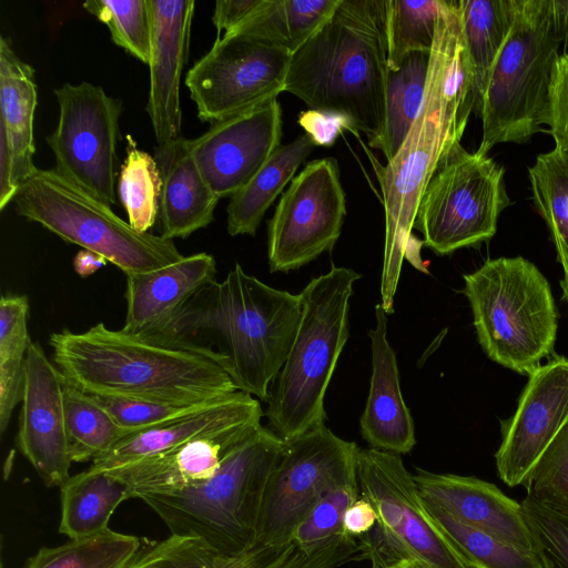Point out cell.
Returning <instances> with one entry per match:
<instances>
[{
	"label": "cell",
	"mask_w": 568,
	"mask_h": 568,
	"mask_svg": "<svg viewBox=\"0 0 568 568\" xmlns=\"http://www.w3.org/2000/svg\"><path fill=\"white\" fill-rule=\"evenodd\" d=\"M474 109L458 0H442L423 103L397 154L376 169L385 211L381 305L387 315L394 312L419 201L444 158L460 143Z\"/></svg>",
	"instance_id": "1"
},
{
	"label": "cell",
	"mask_w": 568,
	"mask_h": 568,
	"mask_svg": "<svg viewBox=\"0 0 568 568\" xmlns=\"http://www.w3.org/2000/svg\"><path fill=\"white\" fill-rule=\"evenodd\" d=\"M301 314L300 294L271 287L236 263L222 282H209L162 329L146 338L207 356L239 390L266 403Z\"/></svg>",
	"instance_id": "2"
},
{
	"label": "cell",
	"mask_w": 568,
	"mask_h": 568,
	"mask_svg": "<svg viewBox=\"0 0 568 568\" xmlns=\"http://www.w3.org/2000/svg\"><path fill=\"white\" fill-rule=\"evenodd\" d=\"M49 345L63 377L89 395L197 404L239 390L207 356L103 323L52 333Z\"/></svg>",
	"instance_id": "3"
},
{
	"label": "cell",
	"mask_w": 568,
	"mask_h": 568,
	"mask_svg": "<svg viewBox=\"0 0 568 568\" xmlns=\"http://www.w3.org/2000/svg\"><path fill=\"white\" fill-rule=\"evenodd\" d=\"M387 0H341L333 18L291 59L285 91L310 109L347 116L375 141L388 77Z\"/></svg>",
	"instance_id": "4"
},
{
	"label": "cell",
	"mask_w": 568,
	"mask_h": 568,
	"mask_svg": "<svg viewBox=\"0 0 568 568\" xmlns=\"http://www.w3.org/2000/svg\"><path fill=\"white\" fill-rule=\"evenodd\" d=\"M285 446L262 424L248 432L205 481L180 491L142 494L171 535L194 537L231 555L255 546L265 489Z\"/></svg>",
	"instance_id": "5"
},
{
	"label": "cell",
	"mask_w": 568,
	"mask_h": 568,
	"mask_svg": "<svg viewBox=\"0 0 568 568\" xmlns=\"http://www.w3.org/2000/svg\"><path fill=\"white\" fill-rule=\"evenodd\" d=\"M359 278L354 270L332 264L300 293V324L264 412L267 427L285 442L325 425V394L349 336V300Z\"/></svg>",
	"instance_id": "6"
},
{
	"label": "cell",
	"mask_w": 568,
	"mask_h": 568,
	"mask_svg": "<svg viewBox=\"0 0 568 568\" xmlns=\"http://www.w3.org/2000/svg\"><path fill=\"white\" fill-rule=\"evenodd\" d=\"M463 278L478 343L493 362L528 376L552 355L558 313L550 285L532 262L490 258Z\"/></svg>",
	"instance_id": "7"
},
{
	"label": "cell",
	"mask_w": 568,
	"mask_h": 568,
	"mask_svg": "<svg viewBox=\"0 0 568 568\" xmlns=\"http://www.w3.org/2000/svg\"><path fill=\"white\" fill-rule=\"evenodd\" d=\"M550 0H516L510 31L491 68L479 115L476 151L488 155L499 143H524L548 125L550 89L561 51Z\"/></svg>",
	"instance_id": "8"
},
{
	"label": "cell",
	"mask_w": 568,
	"mask_h": 568,
	"mask_svg": "<svg viewBox=\"0 0 568 568\" xmlns=\"http://www.w3.org/2000/svg\"><path fill=\"white\" fill-rule=\"evenodd\" d=\"M13 203L19 215L103 256L125 275L152 272L184 257L173 240L135 231L111 206L54 169L37 168L19 185Z\"/></svg>",
	"instance_id": "9"
},
{
	"label": "cell",
	"mask_w": 568,
	"mask_h": 568,
	"mask_svg": "<svg viewBox=\"0 0 568 568\" xmlns=\"http://www.w3.org/2000/svg\"><path fill=\"white\" fill-rule=\"evenodd\" d=\"M356 476L361 497L377 513L375 526L357 538L356 559L371 568L410 562L416 568H473L430 517L400 455L359 448Z\"/></svg>",
	"instance_id": "10"
},
{
	"label": "cell",
	"mask_w": 568,
	"mask_h": 568,
	"mask_svg": "<svg viewBox=\"0 0 568 568\" xmlns=\"http://www.w3.org/2000/svg\"><path fill=\"white\" fill-rule=\"evenodd\" d=\"M504 174L488 155L456 143L419 201L413 229L423 234V244L436 255H448L490 240L510 204Z\"/></svg>",
	"instance_id": "11"
},
{
	"label": "cell",
	"mask_w": 568,
	"mask_h": 568,
	"mask_svg": "<svg viewBox=\"0 0 568 568\" xmlns=\"http://www.w3.org/2000/svg\"><path fill=\"white\" fill-rule=\"evenodd\" d=\"M358 449L325 425L285 442L265 489L255 546L291 541L294 529L329 490L357 478Z\"/></svg>",
	"instance_id": "12"
},
{
	"label": "cell",
	"mask_w": 568,
	"mask_h": 568,
	"mask_svg": "<svg viewBox=\"0 0 568 568\" xmlns=\"http://www.w3.org/2000/svg\"><path fill=\"white\" fill-rule=\"evenodd\" d=\"M59 103L55 129L47 136L54 170L111 206L116 203V148L121 101L89 82L53 90Z\"/></svg>",
	"instance_id": "13"
},
{
	"label": "cell",
	"mask_w": 568,
	"mask_h": 568,
	"mask_svg": "<svg viewBox=\"0 0 568 568\" xmlns=\"http://www.w3.org/2000/svg\"><path fill=\"white\" fill-rule=\"evenodd\" d=\"M346 215L336 159L308 162L291 181L267 222L271 273L298 270L336 244Z\"/></svg>",
	"instance_id": "14"
},
{
	"label": "cell",
	"mask_w": 568,
	"mask_h": 568,
	"mask_svg": "<svg viewBox=\"0 0 568 568\" xmlns=\"http://www.w3.org/2000/svg\"><path fill=\"white\" fill-rule=\"evenodd\" d=\"M291 59L256 39L216 38L185 77L199 119L213 123L276 99L285 91Z\"/></svg>",
	"instance_id": "15"
},
{
	"label": "cell",
	"mask_w": 568,
	"mask_h": 568,
	"mask_svg": "<svg viewBox=\"0 0 568 568\" xmlns=\"http://www.w3.org/2000/svg\"><path fill=\"white\" fill-rule=\"evenodd\" d=\"M567 422L568 357L554 356L528 375L515 413L500 423L495 460L501 481L508 487L525 486Z\"/></svg>",
	"instance_id": "16"
},
{
	"label": "cell",
	"mask_w": 568,
	"mask_h": 568,
	"mask_svg": "<svg viewBox=\"0 0 568 568\" xmlns=\"http://www.w3.org/2000/svg\"><path fill=\"white\" fill-rule=\"evenodd\" d=\"M282 109L277 99L213 122L189 140L201 174L219 197H232L281 145Z\"/></svg>",
	"instance_id": "17"
},
{
	"label": "cell",
	"mask_w": 568,
	"mask_h": 568,
	"mask_svg": "<svg viewBox=\"0 0 568 568\" xmlns=\"http://www.w3.org/2000/svg\"><path fill=\"white\" fill-rule=\"evenodd\" d=\"M64 377L32 342L26 361L17 445L48 487H61L72 464L63 402Z\"/></svg>",
	"instance_id": "18"
},
{
	"label": "cell",
	"mask_w": 568,
	"mask_h": 568,
	"mask_svg": "<svg viewBox=\"0 0 568 568\" xmlns=\"http://www.w3.org/2000/svg\"><path fill=\"white\" fill-rule=\"evenodd\" d=\"M413 478L426 504L519 548L539 550L521 503L493 483L419 467L415 468Z\"/></svg>",
	"instance_id": "19"
},
{
	"label": "cell",
	"mask_w": 568,
	"mask_h": 568,
	"mask_svg": "<svg viewBox=\"0 0 568 568\" xmlns=\"http://www.w3.org/2000/svg\"><path fill=\"white\" fill-rule=\"evenodd\" d=\"M152 34L146 112L156 145L181 138L180 80L187 60L194 0H150Z\"/></svg>",
	"instance_id": "20"
},
{
	"label": "cell",
	"mask_w": 568,
	"mask_h": 568,
	"mask_svg": "<svg viewBox=\"0 0 568 568\" xmlns=\"http://www.w3.org/2000/svg\"><path fill=\"white\" fill-rule=\"evenodd\" d=\"M33 68L0 39V209L13 201L19 185L34 171L33 120L37 108Z\"/></svg>",
	"instance_id": "21"
},
{
	"label": "cell",
	"mask_w": 568,
	"mask_h": 568,
	"mask_svg": "<svg viewBox=\"0 0 568 568\" xmlns=\"http://www.w3.org/2000/svg\"><path fill=\"white\" fill-rule=\"evenodd\" d=\"M263 416L261 400L237 390L193 413L124 436L110 450L97 457L89 468L108 471L205 434L260 424Z\"/></svg>",
	"instance_id": "22"
},
{
	"label": "cell",
	"mask_w": 568,
	"mask_h": 568,
	"mask_svg": "<svg viewBox=\"0 0 568 568\" xmlns=\"http://www.w3.org/2000/svg\"><path fill=\"white\" fill-rule=\"evenodd\" d=\"M260 424L205 434L108 473L129 487L130 498L180 491L211 478L230 450Z\"/></svg>",
	"instance_id": "23"
},
{
	"label": "cell",
	"mask_w": 568,
	"mask_h": 568,
	"mask_svg": "<svg viewBox=\"0 0 568 568\" xmlns=\"http://www.w3.org/2000/svg\"><path fill=\"white\" fill-rule=\"evenodd\" d=\"M375 318L376 325L368 332L369 392L359 428L369 448L402 456L416 445L415 426L400 392L396 354L387 339V313L381 304L375 306Z\"/></svg>",
	"instance_id": "24"
},
{
	"label": "cell",
	"mask_w": 568,
	"mask_h": 568,
	"mask_svg": "<svg viewBox=\"0 0 568 568\" xmlns=\"http://www.w3.org/2000/svg\"><path fill=\"white\" fill-rule=\"evenodd\" d=\"M215 258L196 253L152 272L125 275L126 315L122 329L140 337L159 332L195 293L215 280Z\"/></svg>",
	"instance_id": "25"
},
{
	"label": "cell",
	"mask_w": 568,
	"mask_h": 568,
	"mask_svg": "<svg viewBox=\"0 0 568 568\" xmlns=\"http://www.w3.org/2000/svg\"><path fill=\"white\" fill-rule=\"evenodd\" d=\"M162 179L159 202L160 235L186 239L214 220L219 197L210 189L183 136L156 145L154 156Z\"/></svg>",
	"instance_id": "26"
},
{
	"label": "cell",
	"mask_w": 568,
	"mask_h": 568,
	"mask_svg": "<svg viewBox=\"0 0 568 568\" xmlns=\"http://www.w3.org/2000/svg\"><path fill=\"white\" fill-rule=\"evenodd\" d=\"M304 554L288 541L231 555L202 539L171 535L140 548L126 568H288Z\"/></svg>",
	"instance_id": "27"
},
{
	"label": "cell",
	"mask_w": 568,
	"mask_h": 568,
	"mask_svg": "<svg viewBox=\"0 0 568 568\" xmlns=\"http://www.w3.org/2000/svg\"><path fill=\"white\" fill-rule=\"evenodd\" d=\"M314 146L312 139L304 133L276 149L248 183L231 197L226 207L230 235L256 234L265 212L294 179Z\"/></svg>",
	"instance_id": "28"
},
{
	"label": "cell",
	"mask_w": 568,
	"mask_h": 568,
	"mask_svg": "<svg viewBox=\"0 0 568 568\" xmlns=\"http://www.w3.org/2000/svg\"><path fill=\"white\" fill-rule=\"evenodd\" d=\"M341 0H264L245 22L222 37L242 36L294 54L334 16ZM221 38V37H220Z\"/></svg>",
	"instance_id": "29"
},
{
	"label": "cell",
	"mask_w": 568,
	"mask_h": 568,
	"mask_svg": "<svg viewBox=\"0 0 568 568\" xmlns=\"http://www.w3.org/2000/svg\"><path fill=\"white\" fill-rule=\"evenodd\" d=\"M458 6L471 75L474 110L479 113L491 68L514 21L516 0H458Z\"/></svg>",
	"instance_id": "30"
},
{
	"label": "cell",
	"mask_w": 568,
	"mask_h": 568,
	"mask_svg": "<svg viewBox=\"0 0 568 568\" xmlns=\"http://www.w3.org/2000/svg\"><path fill=\"white\" fill-rule=\"evenodd\" d=\"M60 490L59 532L70 539L108 529L116 507L130 498L129 487L123 481L108 471L90 468L70 476Z\"/></svg>",
	"instance_id": "31"
},
{
	"label": "cell",
	"mask_w": 568,
	"mask_h": 568,
	"mask_svg": "<svg viewBox=\"0 0 568 568\" xmlns=\"http://www.w3.org/2000/svg\"><path fill=\"white\" fill-rule=\"evenodd\" d=\"M429 55L413 52L397 70L388 71L384 128L382 134L368 143L382 151L387 162L399 151L423 103Z\"/></svg>",
	"instance_id": "32"
},
{
	"label": "cell",
	"mask_w": 568,
	"mask_h": 568,
	"mask_svg": "<svg viewBox=\"0 0 568 568\" xmlns=\"http://www.w3.org/2000/svg\"><path fill=\"white\" fill-rule=\"evenodd\" d=\"M29 300L8 294L0 300V432L21 402L26 361L32 343L28 332Z\"/></svg>",
	"instance_id": "33"
},
{
	"label": "cell",
	"mask_w": 568,
	"mask_h": 568,
	"mask_svg": "<svg viewBox=\"0 0 568 568\" xmlns=\"http://www.w3.org/2000/svg\"><path fill=\"white\" fill-rule=\"evenodd\" d=\"M426 504V503H425ZM426 508L444 535L473 568H549L540 550H528L468 526L442 509Z\"/></svg>",
	"instance_id": "34"
},
{
	"label": "cell",
	"mask_w": 568,
	"mask_h": 568,
	"mask_svg": "<svg viewBox=\"0 0 568 568\" xmlns=\"http://www.w3.org/2000/svg\"><path fill=\"white\" fill-rule=\"evenodd\" d=\"M535 206L551 234L564 275L568 273V149L539 154L529 168Z\"/></svg>",
	"instance_id": "35"
},
{
	"label": "cell",
	"mask_w": 568,
	"mask_h": 568,
	"mask_svg": "<svg viewBox=\"0 0 568 568\" xmlns=\"http://www.w3.org/2000/svg\"><path fill=\"white\" fill-rule=\"evenodd\" d=\"M63 402L72 463H85L110 450L126 434L89 394L64 378Z\"/></svg>",
	"instance_id": "36"
},
{
	"label": "cell",
	"mask_w": 568,
	"mask_h": 568,
	"mask_svg": "<svg viewBox=\"0 0 568 568\" xmlns=\"http://www.w3.org/2000/svg\"><path fill=\"white\" fill-rule=\"evenodd\" d=\"M140 548L138 537L108 528L58 547H42L24 568H126Z\"/></svg>",
	"instance_id": "37"
},
{
	"label": "cell",
	"mask_w": 568,
	"mask_h": 568,
	"mask_svg": "<svg viewBox=\"0 0 568 568\" xmlns=\"http://www.w3.org/2000/svg\"><path fill=\"white\" fill-rule=\"evenodd\" d=\"M126 141L118 195L129 224L140 233H148L158 219L162 179L155 159L140 150L131 135H126Z\"/></svg>",
	"instance_id": "38"
},
{
	"label": "cell",
	"mask_w": 568,
	"mask_h": 568,
	"mask_svg": "<svg viewBox=\"0 0 568 568\" xmlns=\"http://www.w3.org/2000/svg\"><path fill=\"white\" fill-rule=\"evenodd\" d=\"M442 0H387V64L397 70L413 52L430 53Z\"/></svg>",
	"instance_id": "39"
},
{
	"label": "cell",
	"mask_w": 568,
	"mask_h": 568,
	"mask_svg": "<svg viewBox=\"0 0 568 568\" xmlns=\"http://www.w3.org/2000/svg\"><path fill=\"white\" fill-rule=\"evenodd\" d=\"M83 8L108 27L118 47L149 63L152 34L150 0H89Z\"/></svg>",
	"instance_id": "40"
},
{
	"label": "cell",
	"mask_w": 568,
	"mask_h": 568,
	"mask_svg": "<svg viewBox=\"0 0 568 568\" xmlns=\"http://www.w3.org/2000/svg\"><path fill=\"white\" fill-rule=\"evenodd\" d=\"M361 497L357 478L329 490L294 529L291 541L313 554L345 535L344 515Z\"/></svg>",
	"instance_id": "41"
},
{
	"label": "cell",
	"mask_w": 568,
	"mask_h": 568,
	"mask_svg": "<svg viewBox=\"0 0 568 568\" xmlns=\"http://www.w3.org/2000/svg\"><path fill=\"white\" fill-rule=\"evenodd\" d=\"M525 487L526 496L568 515V422L537 463Z\"/></svg>",
	"instance_id": "42"
},
{
	"label": "cell",
	"mask_w": 568,
	"mask_h": 568,
	"mask_svg": "<svg viewBox=\"0 0 568 568\" xmlns=\"http://www.w3.org/2000/svg\"><path fill=\"white\" fill-rule=\"evenodd\" d=\"M91 396L110 414L126 435L182 417L215 402L179 404L126 397Z\"/></svg>",
	"instance_id": "43"
},
{
	"label": "cell",
	"mask_w": 568,
	"mask_h": 568,
	"mask_svg": "<svg viewBox=\"0 0 568 568\" xmlns=\"http://www.w3.org/2000/svg\"><path fill=\"white\" fill-rule=\"evenodd\" d=\"M521 506L539 550L554 568H568V515L549 509L529 496Z\"/></svg>",
	"instance_id": "44"
},
{
	"label": "cell",
	"mask_w": 568,
	"mask_h": 568,
	"mask_svg": "<svg viewBox=\"0 0 568 568\" xmlns=\"http://www.w3.org/2000/svg\"><path fill=\"white\" fill-rule=\"evenodd\" d=\"M548 125L555 145L568 149V55L562 53L554 71Z\"/></svg>",
	"instance_id": "45"
},
{
	"label": "cell",
	"mask_w": 568,
	"mask_h": 568,
	"mask_svg": "<svg viewBox=\"0 0 568 568\" xmlns=\"http://www.w3.org/2000/svg\"><path fill=\"white\" fill-rule=\"evenodd\" d=\"M298 124L315 145L332 146L344 130L356 133L353 122L345 115L334 112L307 110L300 114Z\"/></svg>",
	"instance_id": "46"
},
{
	"label": "cell",
	"mask_w": 568,
	"mask_h": 568,
	"mask_svg": "<svg viewBox=\"0 0 568 568\" xmlns=\"http://www.w3.org/2000/svg\"><path fill=\"white\" fill-rule=\"evenodd\" d=\"M357 552L356 539L345 535L313 554L305 552L288 568H338L354 559Z\"/></svg>",
	"instance_id": "47"
},
{
	"label": "cell",
	"mask_w": 568,
	"mask_h": 568,
	"mask_svg": "<svg viewBox=\"0 0 568 568\" xmlns=\"http://www.w3.org/2000/svg\"><path fill=\"white\" fill-rule=\"evenodd\" d=\"M264 0H217L212 17L217 37L231 32L252 14H254Z\"/></svg>",
	"instance_id": "48"
},
{
	"label": "cell",
	"mask_w": 568,
	"mask_h": 568,
	"mask_svg": "<svg viewBox=\"0 0 568 568\" xmlns=\"http://www.w3.org/2000/svg\"><path fill=\"white\" fill-rule=\"evenodd\" d=\"M377 521L373 505L363 497L356 499L344 515V532L355 539L367 534Z\"/></svg>",
	"instance_id": "49"
},
{
	"label": "cell",
	"mask_w": 568,
	"mask_h": 568,
	"mask_svg": "<svg viewBox=\"0 0 568 568\" xmlns=\"http://www.w3.org/2000/svg\"><path fill=\"white\" fill-rule=\"evenodd\" d=\"M550 12L561 53L568 55V0H550Z\"/></svg>",
	"instance_id": "50"
},
{
	"label": "cell",
	"mask_w": 568,
	"mask_h": 568,
	"mask_svg": "<svg viewBox=\"0 0 568 568\" xmlns=\"http://www.w3.org/2000/svg\"><path fill=\"white\" fill-rule=\"evenodd\" d=\"M106 260L89 250H81L73 260V267L77 274L88 277L106 264Z\"/></svg>",
	"instance_id": "51"
},
{
	"label": "cell",
	"mask_w": 568,
	"mask_h": 568,
	"mask_svg": "<svg viewBox=\"0 0 568 568\" xmlns=\"http://www.w3.org/2000/svg\"><path fill=\"white\" fill-rule=\"evenodd\" d=\"M560 286L562 288L564 300L568 303V273L564 275V278L560 282Z\"/></svg>",
	"instance_id": "52"
},
{
	"label": "cell",
	"mask_w": 568,
	"mask_h": 568,
	"mask_svg": "<svg viewBox=\"0 0 568 568\" xmlns=\"http://www.w3.org/2000/svg\"><path fill=\"white\" fill-rule=\"evenodd\" d=\"M389 568H416V567L414 565H412L410 562H402V564H398V565L389 567Z\"/></svg>",
	"instance_id": "53"
},
{
	"label": "cell",
	"mask_w": 568,
	"mask_h": 568,
	"mask_svg": "<svg viewBox=\"0 0 568 568\" xmlns=\"http://www.w3.org/2000/svg\"><path fill=\"white\" fill-rule=\"evenodd\" d=\"M549 568H554L551 564H550Z\"/></svg>",
	"instance_id": "54"
}]
</instances>
